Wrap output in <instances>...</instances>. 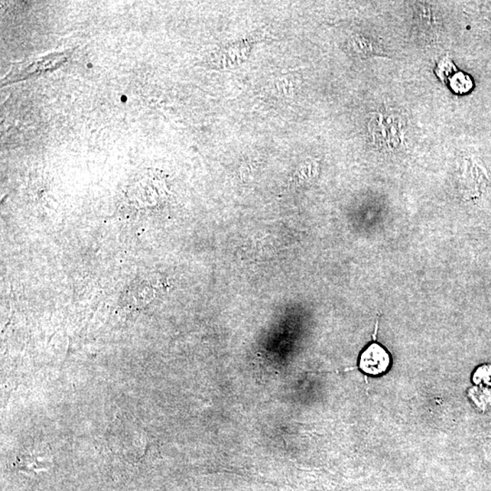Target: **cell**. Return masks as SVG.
<instances>
[{"label":"cell","instance_id":"cell-1","mask_svg":"<svg viewBox=\"0 0 491 491\" xmlns=\"http://www.w3.org/2000/svg\"><path fill=\"white\" fill-rule=\"evenodd\" d=\"M390 365L388 351L378 343L370 344L363 351L360 359V367L369 375H380L387 372Z\"/></svg>","mask_w":491,"mask_h":491},{"label":"cell","instance_id":"cell-2","mask_svg":"<svg viewBox=\"0 0 491 491\" xmlns=\"http://www.w3.org/2000/svg\"><path fill=\"white\" fill-rule=\"evenodd\" d=\"M473 382L476 385L491 386V365L484 364L476 369L473 375Z\"/></svg>","mask_w":491,"mask_h":491}]
</instances>
